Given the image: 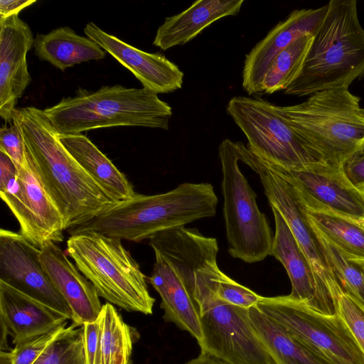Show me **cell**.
Wrapping results in <instances>:
<instances>
[{
	"instance_id": "6da1fadb",
	"label": "cell",
	"mask_w": 364,
	"mask_h": 364,
	"mask_svg": "<svg viewBox=\"0 0 364 364\" xmlns=\"http://www.w3.org/2000/svg\"><path fill=\"white\" fill-rule=\"evenodd\" d=\"M12 123L19 129L37 174L62 215L65 230L118 202L66 150L43 109L16 108Z\"/></svg>"
},
{
	"instance_id": "7a4b0ae2",
	"label": "cell",
	"mask_w": 364,
	"mask_h": 364,
	"mask_svg": "<svg viewBox=\"0 0 364 364\" xmlns=\"http://www.w3.org/2000/svg\"><path fill=\"white\" fill-rule=\"evenodd\" d=\"M149 245L155 262L147 279L161 296L164 320L188 331L199 342L202 331L193 295L220 269L217 240L196 228L181 227L155 235Z\"/></svg>"
},
{
	"instance_id": "3957f363",
	"label": "cell",
	"mask_w": 364,
	"mask_h": 364,
	"mask_svg": "<svg viewBox=\"0 0 364 364\" xmlns=\"http://www.w3.org/2000/svg\"><path fill=\"white\" fill-rule=\"evenodd\" d=\"M218 202L212 184L183 183L164 193H136L132 198L118 201L90 220L66 230L70 235L96 232L138 242L150 240L161 232L214 216Z\"/></svg>"
},
{
	"instance_id": "277c9868",
	"label": "cell",
	"mask_w": 364,
	"mask_h": 364,
	"mask_svg": "<svg viewBox=\"0 0 364 364\" xmlns=\"http://www.w3.org/2000/svg\"><path fill=\"white\" fill-rule=\"evenodd\" d=\"M303 67L284 94L297 97L349 87L364 77V29L355 0H331Z\"/></svg>"
},
{
	"instance_id": "5b68a950",
	"label": "cell",
	"mask_w": 364,
	"mask_h": 364,
	"mask_svg": "<svg viewBox=\"0 0 364 364\" xmlns=\"http://www.w3.org/2000/svg\"><path fill=\"white\" fill-rule=\"evenodd\" d=\"M43 112L59 134H77L98 128L146 127L168 129L172 108L142 88L106 85L96 91L80 88Z\"/></svg>"
},
{
	"instance_id": "8992f818",
	"label": "cell",
	"mask_w": 364,
	"mask_h": 364,
	"mask_svg": "<svg viewBox=\"0 0 364 364\" xmlns=\"http://www.w3.org/2000/svg\"><path fill=\"white\" fill-rule=\"evenodd\" d=\"M348 87L325 90L304 102L279 107L293 129L318 159L342 168L364 151V107Z\"/></svg>"
},
{
	"instance_id": "52a82bcc",
	"label": "cell",
	"mask_w": 364,
	"mask_h": 364,
	"mask_svg": "<svg viewBox=\"0 0 364 364\" xmlns=\"http://www.w3.org/2000/svg\"><path fill=\"white\" fill-rule=\"evenodd\" d=\"M122 240L96 232L70 235L66 251L99 296L127 311L152 314L146 277Z\"/></svg>"
},
{
	"instance_id": "ba28073f",
	"label": "cell",
	"mask_w": 364,
	"mask_h": 364,
	"mask_svg": "<svg viewBox=\"0 0 364 364\" xmlns=\"http://www.w3.org/2000/svg\"><path fill=\"white\" fill-rule=\"evenodd\" d=\"M218 151L228 252L245 262L262 261L270 255L274 235L265 214L257 204L255 191L239 166V142L225 139Z\"/></svg>"
},
{
	"instance_id": "9c48e42d",
	"label": "cell",
	"mask_w": 364,
	"mask_h": 364,
	"mask_svg": "<svg viewBox=\"0 0 364 364\" xmlns=\"http://www.w3.org/2000/svg\"><path fill=\"white\" fill-rule=\"evenodd\" d=\"M239 148L240 161L259 176L270 206L284 218L307 257L322 298L338 315V301L343 291L322 250L296 187L286 170L261 159L240 142Z\"/></svg>"
},
{
	"instance_id": "30bf717a",
	"label": "cell",
	"mask_w": 364,
	"mask_h": 364,
	"mask_svg": "<svg viewBox=\"0 0 364 364\" xmlns=\"http://www.w3.org/2000/svg\"><path fill=\"white\" fill-rule=\"evenodd\" d=\"M223 273L203 284L193 296L202 331L200 353L228 364H274L253 328L250 308L218 296Z\"/></svg>"
},
{
	"instance_id": "8fae6325",
	"label": "cell",
	"mask_w": 364,
	"mask_h": 364,
	"mask_svg": "<svg viewBox=\"0 0 364 364\" xmlns=\"http://www.w3.org/2000/svg\"><path fill=\"white\" fill-rule=\"evenodd\" d=\"M226 110L246 136L248 149L266 162L287 171L323 162L293 129L279 106L261 98L236 96Z\"/></svg>"
},
{
	"instance_id": "7c38bea8",
	"label": "cell",
	"mask_w": 364,
	"mask_h": 364,
	"mask_svg": "<svg viewBox=\"0 0 364 364\" xmlns=\"http://www.w3.org/2000/svg\"><path fill=\"white\" fill-rule=\"evenodd\" d=\"M258 309L329 364H364V355L338 314L326 316L289 295L261 297Z\"/></svg>"
},
{
	"instance_id": "4fadbf2b",
	"label": "cell",
	"mask_w": 364,
	"mask_h": 364,
	"mask_svg": "<svg viewBox=\"0 0 364 364\" xmlns=\"http://www.w3.org/2000/svg\"><path fill=\"white\" fill-rule=\"evenodd\" d=\"M0 196L17 220L20 234L34 246L63 240L62 215L46 191L26 146L16 176L0 188Z\"/></svg>"
},
{
	"instance_id": "5bb4252c",
	"label": "cell",
	"mask_w": 364,
	"mask_h": 364,
	"mask_svg": "<svg viewBox=\"0 0 364 364\" xmlns=\"http://www.w3.org/2000/svg\"><path fill=\"white\" fill-rule=\"evenodd\" d=\"M41 250L20 232L0 230V282L72 320V311L46 271Z\"/></svg>"
},
{
	"instance_id": "9a60e30c",
	"label": "cell",
	"mask_w": 364,
	"mask_h": 364,
	"mask_svg": "<svg viewBox=\"0 0 364 364\" xmlns=\"http://www.w3.org/2000/svg\"><path fill=\"white\" fill-rule=\"evenodd\" d=\"M327 10L328 4L317 9L292 11L245 55L242 87L249 95L262 92V81L276 56L300 38L314 36Z\"/></svg>"
},
{
	"instance_id": "2e32d148",
	"label": "cell",
	"mask_w": 364,
	"mask_h": 364,
	"mask_svg": "<svg viewBox=\"0 0 364 364\" xmlns=\"http://www.w3.org/2000/svg\"><path fill=\"white\" fill-rule=\"evenodd\" d=\"M34 39L18 14L0 18V116L6 123L12 122L18 100L31 81L26 55Z\"/></svg>"
},
{
	"instance_id": "e0dca14e",
	"label": "cell",
	"mask_w": 364,
	"mask_h": 364,
	"mask_svg": "<svg viewBox=\"0 0 364 364\" xmlns=\"http://www.w3.org/2000/svg\"><path fill=\"white\" fill-rule=\"evenodd\" d=\"M84 33L130 70L144 89L158 95L181 88L183 73L164 55L136 48L107 33L92 22L85 26Z\"/></svg>"
},
{
	"instance_id": "ac0fdd59",
	"label": "cell",
	"mask_w": 364,
	"mask_h": 364,
	"mask_svg": "<svg viewBox=\"0 0 364 364\" xmlns=\"http://www.w3.org/2000/svg\"><path fill=\"white\" fill-rule=\"evenodd\" d=\"M288 171L315 202L364 225V189L355 187L342 168L318 162L305 169Z\"/></svg>"
},
{
	"instance_id": "d6986e66",
	"label": "cell",
	"mask_w": 364,
	"mask_h": 364,
	"mask_svg": "<svg viewBox=\"0 0 364 364\" xmlns=\"http://www.w3.org/2000/svg\"><path fill=\"white\" fill-rule=\"evenodd\" d=\"M40 258L46 274L72 311L73 323L80 326L98 318L102 305L95 286L53 241L40 248Z\"/></svg>"
},
{
	"instance_id": "ffe728a7",
	"label": "cell",
	"mask_w": 364,
	"mask_h": 364,
	"mask_svg": "<svg viewBox=\"0 0 364 364\" xmlns=\"http://www.w3.org/2000/svg\"><path fill=\"white\" fill-rule=\"evenodd\" d=\"M274 219V235L270 255L279 260L291 284V297L304 302L310 309L326 316H336L322 298L311 266L297 243L282 215L272 207Z\"/></svg>"
},
{
	"instance_id": "44dd1931",
	"label": "cell",
	"mask_w": 364,
	"mask_h": 364,
	"mask_svg": "<svg viewBox=\"0 0 364 364\" xmlns=\"http://www.w3.org/2000/svg\"><path fill=\"white\" fill-rule=\"evenodd\" d=\"M68 319L41 302L0 282V323L14 345L57 329Z\"/></svg>"
},
{
	"instance_id": "7402d4cb",
	"label": "cell",
	"mask_w": 364,
	"mask_h": 364,
	"mask_svg": "<svg viewBox=\"0 0 364 364\" xmlns=\"http://www.w3.org/2000/svg\"><path fill=\"white\" fill-rule=\"evenodd\" d=\"M244 0H198L181 13L166 17L153 44L163 50L183 46L215 21L237 15Z\"/></svg>"
},
{
	"instance_id": "603a6c76",
	"label": "cell",
	"mask_w": 364,
	"mask_h": 364,
	"mask_svg": "<svg viewBox=\"0 0 364 364\" xmlns=\"http://www.w3.org/2000/svg\"><path fill=\"white\" fill-rule=\"evenodd\" d=\"M59 139L84 171L116 200L134 196L126 176L85 135L59 134Z\"/></svg>"
},
{
	"instance_id": "cb8c5ba5",
	"label": "cell",
	"mask_w": 364,
	"mask_h": 364,
	"mask_svg": "<svg viewBox=\"0 0 364 364\" xmlns=\"http://www.w3.org/2000/svg\"><path fill=\"white\" fill-rule=\"evenodd\" d=\"M35 55L65 71L76 64L105 58L106 52L87 36L76 33L68 26L57 28L34 39Z\"/></svg>"
},
{
	"instance_id": "d4e9b609",
	"label": "cell",
	"mask_w": 364,
	"mask_h": 364,
	"mask_svg": "<svg viewBox=\"0 0 364 364\" xmlns=\"http://www.w3.org/2000/svg\"><path fill=\"white\" fill-rule=\"evenodd\" d=\"M249 316L274 364H329L261 311L257 305L249 309Z\"/></svg>"
},
{
	"instance_id": "484cf974",
	"label": "cell",
	"mask_w": 364,
	"mask_h": 364,
	"mask_svg": "<svg viewBox=\"0 0 364 364\" xmlns=\"http://www.w3.org/2000/svg\"><path fill=\"white\" fill-rule=\"evenodd\" d=\"M287 172L300 194L310 222L347 255L364 260V225L315 202L299 187L289 171Z\"/></svg>"
},
{
	"instance_id": "4316f807",
	"label": "cell",
	"mask_w": 364,
	"mask_h": 364,
	"mask_svg": "<svg viewBox=\"0 0 364 364\" xmlns=\"http://www.w3.org/2000/svg\"><path fill=\"white\" fill-rule=\"evenodd\" d=\"M101 323L100 364H131L132 346L136 337L132 327L123 321L113 304L102 305Z\"/></svg>"
},
{
	"instance_id": "83f0119b",
	"label": "cell",
	"mask_w": 364,
	"mask_h": 364,
	"mask_svg": "<svg viewBox=\"0 0 364 364\" xmlns=\"http://www.w3.org/2000/svg\"><path fill=\"white\" fill-rule=\"evenodd\" d=\"M313 36L296 40L274 59L264 75L262 92L270 95L285 90L299 76L311 46Z\"/></svg>"
},
{
	"instance_id": "f1b7e54d",
	"label": "cell",
	"mask_w": 364,
	"mask_h": 364,
	"mask_svg": "<svg viewBox=\"0 0 364 364\" xmlns=\"http://www.w3.org/2000/svg\"><path fill=\"white\" fill-rule=\"evenodd\" d=\"M311 224L342 290L364 304V260L347 255Z\"/></svg>"
},
{
	"instance_id": "f546056e",
	"label": "cell",
	"mask_w": 364,
	"mask_h": 364,
	"mask_svg": "<svg viewBox=\"0 0 364 364\" xmlns=\"http://www.w3.org/2000/svg\"><path fill=\"white\" fill-rule=\"evenodd\" d=\"M32 364H85L82 326L73 322Z\"/></svg>"
},
{
	"instance_id": "4dcf8cb0",
	"label": "cell",
	"mask_w": 364,
	"mask_h": 364,
	"mask_svg": "<svg viewBox=\"0 0 364 364\" xmlns=\"http://www.w3.org/2000/svg\"><path fill=\"white\" fill-rule=\"evenodd\" d=\"M66 323L47 333L15 345L10 350L11 364H32L43 350L66 328Z\"/></svg>"
},
{
	"instance_id": "1f68e13d",
	"label": "cell",
	"mask_w": 364,
	"mask_h": 364,
	"mask_svg": "<svg viewBox=\"0 0 364 364\" xmlns=\"http://www.w3.org/2000/svg\"><path fill=\"white\" fill-rule=\"evenodd\" d=\"M338 314L364 355V304L343 291L338 301Z\"/></svg>"
},
{
	"instance_id": "d6a6232c",
	"label": "cell",
	"mask_w": 364,
	"mask_h": 364,
	"mask_svg": "<svg viewBox=\"0 0 364 364\" xmlns=\"http://www.w3.org/2000/svg\"><path fill=\"white\" fill-rule=\"evenodd\" d=\"M218 296L234 306L249 309L257 305L262 296L240 284L224 272L217 288Z\"/></svg>"
},
{
	"instance_id": "836d02e7",
	"label": "cell",
	"mask_w": 364,
	"mask_h": 364,
	"mask_svg": "<svg viewBox=\"0 0 364 364\" xmlns=\"http://www.w3.org/2000/svg\"><path fill=\"white\" fill-rule=\"evenodd\" d=\"M0 150L5 152L18 168L22 164L26 154V144L18 127L12 123L0 129Z\"/></svg>"
},
{
	"instance_id": "e575fe53",
	"label": "cell",
	"mask_w": 364,
	"mask_h": 364,
	"mask_svg": "<svg viewBox=\"0 0 364 364\" xmlns=\"http://www.w3.org/2000/svg\"><path fill=\"white\" fill-rule=\"evenodd\" d=\"M82 343L85 364H100L101 323L97 320L82 324Z\"/></svg>"
},
{
	"instance_id": "d590c367",
	"label": "cell",
	"mask_w": 364,
	"mask_h": 364,
	"mask_svg": "<svg viewBox=\"0 0 364 364\" xmlns=\"http://www.w3.org/2000/svg\"><path fill=\"white\" fill-rule=\"evenodd\" d=\"M343 171L356 188L364 189V151L350 158L343 166Z\"/></svg>"
},
{
	"instance_id": "8d00e7d4",
	"label": "cell",
	"mask_w": 364,
	"mask_h": 364,
	"mask_svg": "<svg viewBox=\"0 0 364 364\" xmlns=\"http://www.w3.org/2000/svg\"><path fill=\"white\" fill-rule=\"evenodd\" d=\"M17 174V167L11 159L0 150V188L5 187Z\"/></svg>"
},
{
	"instance_id": "74e56055",
	"label": "cell",
	"mask_w": 364,
	"mask_h": 364,
	"mask_svg": "<svg viewBox=\"0 0 364 364\" xmlns=\"http://www.w3.org/2000/svg\"><path fill=\"white\" fill-rule=\"evenodd\" d=\"M36 1V0H1L0 18H4L14 14H18L21 11Z\"/></svg>"
},
{
	"instance_id": "f35d334b",
	"label": "cell",
	"mask_w": 364,
	"mask_h": 364,
	"mask_svg": "<svg viewBox=\"0 0 364 364\" xmlns=\"http://www.w3.org/2000/svg\"><path fill=\"white\" fill-rule=\"evenodd\" d=\"M183 364H228L216 358L204 353H200L198 357L190 360Z\"/></svg>"
},
{
	"instance_id": "ab89813d",
	"label": "cell",
	"mask_w": 364,
	"mask_h": 364,
	"mask_svg": "<svg viewBox=\"0 0 364 364\" xmlns=\"http://www.w3.org/2000/svg\"><path fill=\"white\" fill-rule=\"evenodd\" d=\"M0 364H11L10 351H2L0 353Z\"/></svg>"
}]
</instances>
